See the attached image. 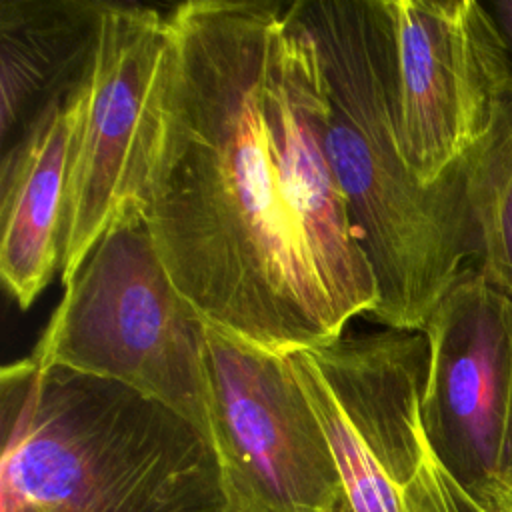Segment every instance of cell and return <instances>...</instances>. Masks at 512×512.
Masks as SVG:
<instances>
[{
	"label": "cell",
	"mask_w": 512,
	"mask_h": 512,
	"mask_svg": "<svg viewBox=\"0 0 512 512\" xmlns=\"http://www.w3.org/2000/svg\"><path fill=\"white\" fill-rule=\"evenodd\" d=\"M264 108L302 250L344 330L354 316L372 314L378 288L322 144V72L294 2L282 6L272 30Z\"/></svg>",
	"instance_id": "cell-8"
},
{
	"label": "cell",
	"mask_w": 512,
	"mask_h": 512,
	"mask_svg": "<svg viewBox=\"0 0 512 512\" xmlns=\"http://www.w3.org/2000/svg\"><path fill=\"white\" fill-rule=\"evenodd\" d=\"M0 492L26 512H224L210 440L162 402L30 356L0 372Z\"/></svg>",
	"instance_id": "cell-3"
},
{
	"label": "cell",
	"mask_w": 512,
	"mask_h": 512,
	"mask_svg": "<svg viewBox=\"0 0 512 512\" xmlns=\"http://www.w3.org/2000/svg\"><path fill=\"white\" fill-rule=\"evenodd\" d=\"M422 332L428 340L420 404L426 440L440 464L496 510L512 390V304L468 266Z\"/></svg>",
	"instance_id": "cell-9"
},
{
	"label": "cell",
	"mask_w": 512,
	"mask_h": 512,
	"mask_svg": "<svg viewBox=\"0 0 512 512\" xmlns=\"http://www.w3.org/2000/svg\"><path fill=\"white\" fill-rule=\"evenodd\" d=\"M498 482H500V488L512 486V390H510L508 414H506L504 436H502V446H500V460H498Z\"/></svg>",
	"instance_id": "cell-14"
},
{
	"label": "cell",
	"mask_w": 512,
	"mask_h": 512,
	"mask_svg": "<svg viewBox=\"0 0 512 512\" xmlns=\"http://www.w3.org/2000/svg\"><path fill=\"white\" fill-rule=\"evenodd\" d=\"M394 124L422 186L464 170L512 112V66L478 0H382Z\"/></svg>",
	"instance_id": "cell-5"
},
{
	"label": "cell",
	"mask_w": 512,
	"mask_h": 512,
	"mask_svg": "<svg viewBox=\"0 0 512 512\" xmlns=\"http://www.w3.org/2000/svg\"><path fill=\"white\" fill-rule=\"evenodd\" d=\"M224 512H240V510H236V508H232V506L226 504V510H224Z\"/></svg>",
	"instance_id": "cell-17"
},
{
	"label": "cell",
	"mask_w": 512,
	"mask_h": 512,
	"mask_svg": "<svg viewBox=\"0 0 512 512\" xmlns=\"http://www.w3.org/2000/svg\"><path fill=\"white\" fill-rule=\"evenodd\" d=\"M468 202L478 240L474 268L512 304V112L470 160Z\"/></svg>",
	"instance_id": "cell-12"
},
{
	"label": "cell",
	"mask_w": 512,
	"mask_h": 512,
	"mask_svg": "<svg viewBox=\"0 0 512 512\" xmlns=\"http://www.w3.org/2000/svg\"><path fill=\"white\" fill-rule=\"evenodd\" d=\"M170 48L168 12L108 2L82 76L58 232L66 286L100 238L140 210Z\"/></svg>",
	"instance_id": "cell-6"
},
{
	"label": "cell",
	"mask_w": 512,
	"mask_h": 512,
	"mask_svg": "<svg viewBox=\"0 0 512 512\" xmlns=\"http://www.w3.org/2000/svg\"><path fill=\"white\" fill-rule=\"evenodd\" d=\"M496 510L498 512H512V486L500 488L496 496Z\"/></svg>",
	"instance_id": "cell-15"
},
{
	"label": "cell",
	"mask_w": 512,
	"mask_h": 512,
	"mask_svg": "<svg viewBox=\"0 0 512 512\" xmlns=\"http://www.w3.org/2000/svg\"><path fill=\"white\" fill-rule=\"evenodd\" d=\"M482 4L486 6L490 18L496 24V30L504 42V48L512 66V0H490Z\"/></svg>",
	"instance_id": "cell-13"
},
{
	"label": "cell",
	"mask_w": 512,
	"mask_h": 512,
	"mask_svg": "<svg viewBox=\"0 0 512 512\" xmlns=\"http://www.w3.org/2000/svg\"><path fill=\"white\" fill-rule=\"evenodd\" d=\"M294 4L318 52L322 144L376 280L372 316L386 328L422 332L478 256L468 170L438 186H422L410 172L394 124L382 0Z\"/></svg>",
	"instance_id": "cell-2"
},
{
	"label": "cell",
	"mask_w": 512,
	"mask_h": 512,
	"mask_svg": "<svg viewBox=\"0 0 512 512\" xmlns=\"http://www.w3.org/2000/svg\"><path fill=\"white\" fill-rule=\"evenodd\" d=\"M30 358L126 384L210 440L206 320L172 282L138 208L100 238L64 286Z\"/></svg>",
	"instance_id": "cell-4"
},
{
	"label": "cell",
	"mask_w": 512,
	"mask_h": 512,
	"mask_svg": "<svg viewBox=\"0 0 512 512\" xmlns=\"http://www.w3.org/2000/svg\"><path fill=\"white\" fill-rule=\"evenodd\" d=\"M82 76L42 108L2 154L0 274L22 310L30 308L54 272H60L58 232L72 136L82 106Z\"/></svg>",
	"instance_id": "cell-10"
},
{
	"label": "cell",
	"mask_w": 512,
	"mask_h": 512,
	"mask_svg": "<svg viewBox=\"0 0 512 512\" xmlns=\"http://www.w3.org/2000/svg\"><path fill=\"white\" fill-rule=\"evenodd\" d=\"M108 2H0L4 150L84 74Z\"/></svg>",
	"instance_id": "cell-11"
},
{
	"label": "cell",
	"mask_w": 512,
	"mask_h": 512,
	"mask_svg": "<svg viewBox=\"0 0 512 512\" xmlns=\"http://www.w3.org/2000/svg\"><path fill=\"white\" fill-rule=\"evenodd\" d=\"M336 512H352V508H350V504H348V498L344 496V500L340 502V506L336 508Z\"/></svg>",
	"instance_id": "cell-16"
},
{
	"label": "cell",
	"mask_w": 512,
	"mask_h": 512,
	"mask_svg": "<svg viewBox=\"0 0 512 512\" xmlns=\"http://www.w3.org/2000/svg\"><path fill=\"white\" fill-rule=\"evenodd\" d=\"M282 6L192 0L168 12L140 212L206 324L292 354L342 328L302 250L268 136L266 68Z\"/></svg>",
	"instance_id": "cell-1"
},
{
	"label": "cell",
	"mask_w": 512,
	"mask_h": 512,
	"mask_svg": "<svg viewBox=\"0 0 512 512\" xmlns=\"http://www.w3.org/2000/svg\"><path fill=\"white\" fill-rule=\"evenodd\" d=\"M210 442L228 506L240 512H336L344 482L290 354L206 324Z\"/></svg>",
	"instance_id": "cell-7"
}]
</instances>
